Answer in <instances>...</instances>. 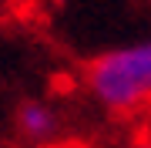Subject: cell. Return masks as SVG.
I'll return each instance as SVG.
<instances>
[{"instance_id": "cell-1", "label": "cell", "mask_w": 151, "mask_h": 148, "mask_svg": "<svg viewBox=\"0 0 151 148\" xmlns=\"http://www.w3.org/2000/svg\"><path fill=\"white\" fill-rule=\"evenodd\" d=\"M81 84L104 115L131 118L151 108V34L94 54L81 71Z\"/></svg>"}, {"instance_id": "cell-2", "label": "cell", "mask_w": 151, "mask_h": 148, "mask_svg": "<svg viewBox=\"0 0 151 148\" xmlns=\"http://www.w3.org/2000/svg\"><path fill=\"white\" fill-rule=\"evenodd\" d=\"M64 131V115L47 98H24L14 108V135L24 145H47Z\"/></svg>"}, {"instance_id": "cell-3", "label": "cell", "mask_w": 151, "mask_h": 148, "mask_svg": "<svg viewBox=\"0 0 151 148\" xmlns=\"http://www.w3.org/2000/svg\"><path fill=\"white\" fill-rule=\"evenodd\" d=\"M131 148H151V131L138 135V138H134V145H131Z\"/></svg>"}, {"instance_id": "cell-4", "label": "cell", "mask_w": 151, "mask_h": 148, "mask_svg": "<svg viewBox=\"0 0 151 148\" xmlns=\"http://www.w3.org/2000/svg\"><path fill=\"white\" fill-rule=\"evenodd\" d=\"M47 4H54V7H64V4H67V0H47Z\"/></svg>"}]
</instances>
